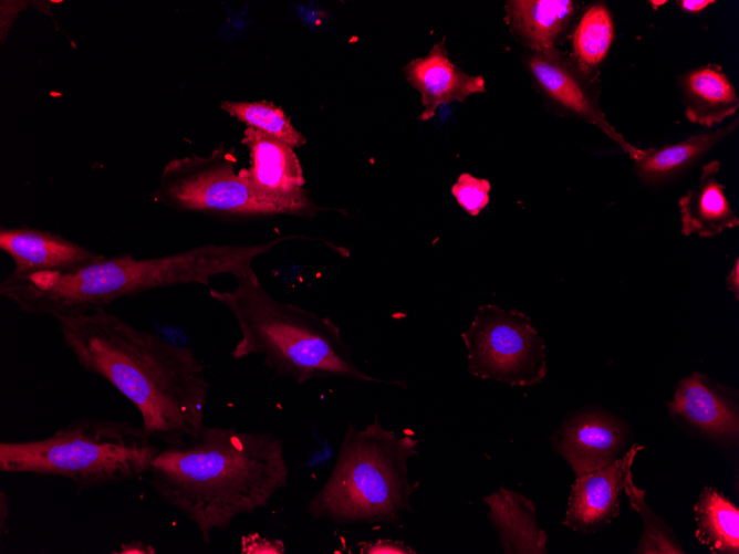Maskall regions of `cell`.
<instances>
[{
  "label": "cell",
  "mask_w": 739,
  "mask_h": 554,
  "mask_svg": "<svg viewBox=\"0 0 739 554\" xmlns=\"http://www.w3.org/2000/svg\"><path fill=\"white\" fill-rule=\"evenodd\" d=\"M54 318L79 365L106 379L137 408L152 439L169 447L198 437L210 385L191 348L105 310Z\"/></svg>",
  "instance_id": "cell-1"
},
{
  "label": "cell",
  "mask_w": 739,
  "mask_h": 554,
  "mask_svg": "<svg viewBox=\"0 0 739 554\" xmlns=\"http://www.w3.org/2000/svg\"><path fill=\"white\" fill-rule=\"evenodd\" d=\"M159 498L198 529L206 544L244 513L268 506L288 484L283 442L270 432L206 427L160 449L148 470Z\"/></svg>",
  "instance_id": "cell-2"
},
{
  "label": "cell",
  "mask_w": 739,
  "mask_h": 554,
  "mask_svg": "<svg viewBox=\"0 0 739 554\" xmlns=\"http://www.w3.org/2000/svg\"><path fill=\"white\" fill-rule=\"evenodd\" d=\"M292 239L306 236L288 234L257 244L210 243L148 259H136L128 253L103 257L74 271L8 275L0 284V294L32 315L84 314L153 289L188 283L208 286L216 275L236 276L253 268L257 257Z\"/></svg>",
  "instance_id": "cell-3"
},
{
  "label": "cell",
  "mask_w": 739,
  "mask_h": 554,
  "mask_svg": "<svg viewBox=\"0 0 739 554\" xmlns=\"http://www.w3.org/2000/svg\"><path fill=\"white\" fill-rule=\"evenodd\" d=\"M235 278L232 290L210 289V296L230 310L240 328L241 338L231 353L235 359L262 356L269 368L300 385L332 376L386 383L356 366L331 318L277 300L253 268Z\"/></svg>",
  "instance_id": "cell-4"
},
{
  "label": "cell",
  "mask_w": 739,
  "mask_h": 554,
  "mask_svg": "<svg viewBox=\"0 0 739 554\" xmlns=\"http://www.w3.org/2000/svg\"><path fill=\"white\" fill-rule=\"evenodd\" d=\"M419 440L385 429L377 417L356 430L348 425L335 466L308 503L314 520L335 524L396 523L416 485L408 479V460Z\"/></svg>",
  "instance_id": "cell-5"
},
{
  "label": "cell",
  "mask_w": 739,
  "mask_h": 554,
  "mask_svg": "<svg viewBox=\"0 0 739 554\" xmlns=\"http://www.w3.org/2000/svg\"><path fill=\"white\" fill-rule=\"evenodd\" d=\"M159 451L143 427L83 418L43 439L1 442L0 471L63 477L90 489L147 473Z\"/></svg>",
  "instance_id": "cell-6"
},
{
  "label": "cell",
  "mask_w": 739,
  "mask_h": 554,
  "mask_svg": "<svg viewBox=\"0 0 739 554\" xmlns=\"http://www.w3.org/2000/svg\"><path fill=\"white\" fill-rule=\"evenodd\" d=\"M233 148L220 144L208 156L191 155L167 163L153 197L181 211L258 217L291 215L285 206L260 197L236 169Z\"/></svg>",
  "instance_id": "cell-7"
},
{
  "label": "cell",
  "mask_w": 739,
  "mask_h": 554,
  "mask_svg": "<svg viewBox=\"0 0 739 554\" xmlns=\"http://www.w3.org/2000/svg\"><path fill=\"white\" fill-rule=\"evenodd\" d=\"M461 338L470 375L510 386H533L547 375L544 341L520 311L481 305Z\"/></svg>",
  "instance_id": "cell-8"
},
{
  "label": "cell",
  "mask_w": 739,
  "mask_h": 554,
  "mask_svg": "<svg viewBox=\"0 0 739 554\" xmlns=\"http://www.w3.org/2000/svg\"><path fill=\"white\" fill-rule=\"evenodd\" d=\"M241 144L249 149L250 166L240 171L260 197L288 207L294 216L312 217L324 210L304 189L302 165L293 148L252 127L244 129Z\"/></svg>",
  "instance_id": "cell-9"
},
{
  "label": "cell",
  "mask_w": 739,
  "mask_h": 554,
  "mask_svg": "<svg viewBox=\"0 0 739 554\" xmlns=\"http://www.w3.org/2000/svg\"><path fill=\"white\" fill-rule=\"evenodd\" d=\"M628 439V429L618 418L599 410L579 411L550 437L552 447L571 467L575 477L596 471L618 458Z\"/></svg>",
  "instance_id": "cell-10"
},
{
  "label": "cell",
  "mask_w": 739,
  "mask_h": 554,
  "mask_svg": "<svg viewBox=\"0 0 739 554\" xmlns=\"http://www.w3.org/2000/svg\"><path fill=\"white\" fill-rule=\"evenodd\" d=\"M643 446L634 445L612 463L577 475L572 483L563 525L573 531L594 533L620 513L624 479Z\"/></svg>",
  "instance_id": "cell-11"
},
{
  "label": "cell",
  "mask_w": 739,
  "mask_h": 554,
  "mask_svg": "<svg viewBox=\"0 0 739 554\" xmlns=\"http://www.w3.org/2000/svg\"><path fill=\"white\" fill-rule=\"evenodd\" d=\"M528 66L543 91L555 102L575 115L600 128L615 142L634 161L643 149L629 144L602 112L597 97L573 69L555 51L534 52L528 59Z\"/></svg>",
  "instance_id": "cell-12"
},
{
  "label": "cell",
  "mask_w": 739,
  "mask_h": 554,
  "mask_svg": "<svg viewBox=\"0 0 739 554\" xmlns=\"http://www.w3.org/2000/svg\"><path fill=\"white\" fill-rule=\"evenodd\" d=\"M667 406L673 416L711 438L730 442L738 439L737 395L705 374L691 373L680 379Z\"/></svg>",
  "instance_id": "cell-13"
},
{
  "label": "cell",
  "mask_w": 739,
  "mask_h": 554,
  "mask_svg": "<svg viewBox=\"0 0 739 554\" xmlns=\"http://www.w3.org/2000/svg\"><path fill=\"white\" fill-rule=\"evenodd\" d=\"M0 249L13 260L9 274L13 278L74 271L104 257L60 234L30 227H2Z\"/></svg>",
  "instance_id": "cell-14"
},
{
  "label": "cell",
  "mask_w": 739,
  "mask_h": 554,
  "mask_svg": "<svg viewBox=\"0 0 739 554\" xmlns=\"http://www.w3.org/2000/svg\"><path fill=\"white\" fill-rule=\"evenodd\" d=\"M407 81L420 93L423 112L419 119L433 118L439 106L486 91L481 75H469L449 59L441 40L425 56L412 60L404 67Z\"/></svg>",
  "instance_id": "cell-15"
},
{
  "label": "cell",
  "mask_w": 739,
  "mask_h": 554,
  "mask_svg": "<svg viewBox=\"0 0 739 554\" xmlns=\"http://www.w3.org/2000/svg\"><path fill=\"white\" fill-rule=\"evenodd\" d=\"M718 160L701 168L699 181L678 200L680 231L684 236L715 237L739 226V219L725 194L717 175Z\"/></svg>",
  "instance_id": "cell-16"
},
{
  "label": "cell",
  "mask_w": 739,
  "mask_h": 554,
  "mask_svg": "<svg viewBox=\"0 0 739 554\" xmlns=\"http://www.w3.org/2000/svg\"><path fill=\"white\" fill-rule=\"evenodd\" d=\"M483 501L489 506L488 518L499 533L503 553H548V534L538 525L537 510L530 499L501 487Z\"/></svg>",
  "instance_id": "cell-17"
},
{
  "label": "cell",
  "mask_w": 739,
  "mask_h": 554,
  "mask_svg": "<svg viewBox=\"0 0 739 554\" xmlns=\"http://www.w3.org/2000/svg\"><path fill=\"white\" fill-rule=\"evenodd\" d=\"M685 113L691 123L712 127L732 116L739 100L732 83L716 65H704L681 79Z\"/></svg>",
  "instance_id": "cell-18"
},
{
  "label": "cell",
  "mask_w": 739,
  "mask_h": 554,
  "mask_svg": "<svg viewBox=\"0 0 739 554\" xmlns=\"http://www.w3.org/2000/svg\"><path fill=\"white\" fill-rule=\"evenodd\" d=\"M512 31L534 52L555 50L574 14L570 0H512L506 4Z\"/></svg>",
  "instance_id": "cell-19"
},
{
  "label": "cell",
  "mask_w": 739,
  "mask_h": 554,
  "mask_svg": "<svg viewBox=\"0 0 739 554\" xmlns=\"http://www.w3.org/2000/svg\"><path fill=\"white\" fill-rule=\"evenodd\" d=\"M737 127L738 118H735L724 127L693 135L680 143L643 150L634 170L644 184H665L686 171Z\"/></svg>",
  "instance_id": "cell-20"
},
{
  "label": "cell",
  "mask_w": 739,
  "mask_h": 554,
  "mask_svg": "<svg viewBox=\"0 0 739 554\" xmlns=\"http://www.w3.org/2000/svg\"><path fill=\"white\" fill-rule=\"evenodd\" d=\"M696 539L711 553L739 552V509L716 488L706 487L694 505Z\"/></svg>",
  "instance_id": "cell-21"
},
{
  "label": "cell",
  "mask_w": 739,
  "mask_h": 554,
  "mask_svg": "<svg viewBox=\"0 0 739 554\" xmlns=\"http://www.w3.org/2000/svg\"><path fill=\"white\" fill-rule=\"evenodd\" d=\"M222 111L295 149L306 143V137L291 123L284 111L269 101H223Z\"/></svg>",
  "instance_id": "cell-22"
},
{
  "label": "cell",
  "mask_w": 739,
  "mask_h": 554,
  "mask_svg": "<svg viewBox=\"0 0 739 554\" xmlns=\"http://www.w3.org/2000/svg\"><path fill=\"white\" fill-rule=\"evenodd\" d=\"M614 28L610 11L602 3L590 7L573 34V51L582 69L599 65L610 50Z\"/></svg>",
  "instance_id": "cell-23"
},
{
  "label": "cell",
  "mask_w": 739,
  "mask_h": 554,
  "mask_svg": "<svg viewBox=\"0 0 739 554\" xmlns=\"http://www.w3.org/2000/svg\"><path fill=\"white\" fill-rule=\"evenodd\" d=\"M624 491L629 504L643 521V533L636 548L638 554H681L685 553L672 529L656 515L645 501V490L633 482L632 469L624 479Z\"/></svg>",
  "instance_id": "cell-24"
},
{
  "label": "cell",
  "mask_w": 739,
  "mask_h": 554,
  "mask_svg": "<svg viewBox=\"0 0 739 554\" xmlns=\"http://www.w3.org/2000/svg\"><path fill=\"white\" fill-rule=\"evenodd\" d=\"M490 189L489 180L462 173L452 185L451 194L467 213L476 217L488 205Z\"/></svg>",
  "instance_id": "cell-25"
},
{
  "label": "cell",
  "mask_w": 739,
  "mask_h": 554,
  "mask_svg": "<svg viewBox=\"0 0 739 554\" xmlns=\"http://www.w3.org/2000/svg\"><path fill=\"white\" fill-rule=\"evenodd\" d=\"M360 553L367 554H415L416 552L402 541L379 539L375 542H362Z\"/></svg>",
  "instance_id": "cell-26"
},
{
  "label": "cell",
  "mask_w": 739,
  "mask_h": 554,
  "mask_svg": "<svg viewBox=\"0 0 739 554\" xmlns=\"http://www.w3.org/2000/svg\"><path fill=\"white\" fill-rule=\"evenodd\" d=\"M728 290L733 293L736 300L739 297V260L736 259L733 266L726 278Z\"/></svg>",
  "instance_id": "cell-27"
},
{
  "label": "cell",
  "mask_w": 739,
  "mask_h": 554,
  "mask_svg": "<svg viewBox=\"0 0 739 554\" xmlns=\"http://www.w3.org/2000/svg\"><path fill=\"white\" fill-rule=\"evenodd\" d=\"M118 553H155V550L143 542H128L121 544V551Z\"/></svg>",
  "instance_id": "cell-28"
},
{
  "label": "cell",
  "mask_w": 739,
  "mask_h": 554,
  "mask_svg": "<svg viewBox=\"0 0 739 554\" xmlns=\"http://www.w3.org/2000/svg\"><path fill=\"white\" fill-rule=\"evenodd\" d=\"M712 3H715L712 0H683L678 2L679 7L687 12H699Z\"/></svg>",
  "instance_id": "cell-29"
},
{
  "label": "cell",
  "mask_w": 739,
  "mask_h": 554,
  "mask_svg": "<svg viewBox=\"0 0 739 554\" xmlns=\"http://www.w3.org/2000/svg\"><path fill=\"white\" fill-rule=\"evenodd\" d=\"M0 529H1V535L4 532V526H6V520L8 519V513H9V506H8V496L6 495L4 491L1 490L0 492Z\"/></svg>",
  "instance_id": "cell-30"
}]
</instances>
